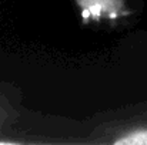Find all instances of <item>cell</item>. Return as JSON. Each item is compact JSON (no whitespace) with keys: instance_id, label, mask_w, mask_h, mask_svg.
I'll use <instances>...</instances> for the list:
<instances>
[]
</instances>
